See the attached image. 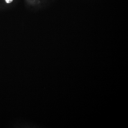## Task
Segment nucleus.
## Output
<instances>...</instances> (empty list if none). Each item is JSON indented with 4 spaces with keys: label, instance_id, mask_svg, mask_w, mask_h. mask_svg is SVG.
<instances>
[{
    "label": "nucleus",
    "instance_id": "obj_1",
    "mask_svg": "<svg viewBox=\"0 0 128 128\" xmlns=\"http://www.w3.org/2000/svg\"><path fill=\"white\" fill-rule=\"evenodd\" d=\"M12 0H5L7 4H9V3L12 2Z\"/></svg>",
    "mask_w": 128,
    "mask_h": 128
}]
</instances>
